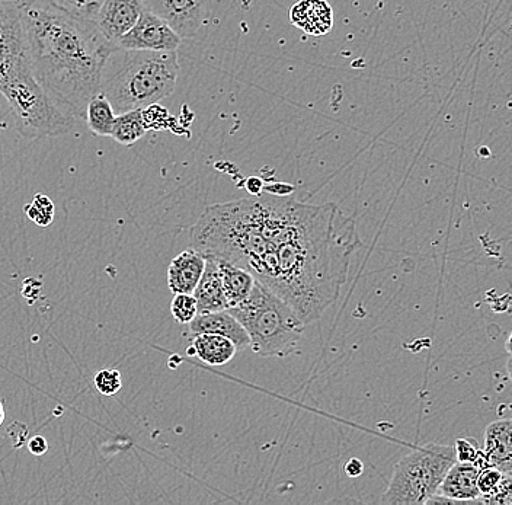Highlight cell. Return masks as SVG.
<instances>
[{
	"label": "cell",
	"instance_id": "cell-17",
	"mask_svg": "<svg viewBox=\"0 0 512 505\" xmlns=\"http://www.w3.org/2000/svg\"><path fill=\"white\" fill-rule=\"evenodd\" d=\"M191 347L192 356H197L210 366H224L238 353V347L232 341L216 334L194 335Z\"/></svg>",
	"mask_w": 512,
	"mask_h": 505
},
{
	"label": "cell",
	"instance_id": "cell-26",
	"mask_svg": "<svg viewBox=\"0 0 512 505\" xmlns=\"http://www.w3.org/2000/svg\"><path fill=\"white\" fill-rule=\"evenodd\" d=\"M28 450L34 456L46 455L48 450L47 440L43 436H34L28 441Z\"/></svg>",
	"mask_w": 512,
	"mask_h": 505
},
{
	"label": "cell",
	"instance_id": "cell-13",
	"mask_svg": "<svg viewBox=\"0 0 512 505\" xmlns=\"http://www.w3.org/2000/svg\"><path fill=\"white\" fill-rule=\"evenodd\" d=\"M290 21L303 33L325 35L334 27V11L326 0H299L290 9Z\"/></svg>",
	"mask_w": 512,
	"mask_h": 505
},
{
	"label": "cell",
	"instance_id": "cell-19",
	"mask_svg": "<svg viewBox=\"0 0 512 505\" xmlns=\"http://www.w3.org/2000/svg\"><path fill=\"white\" fill-rule=\"evenodd\" d=\"M146 123L143 120L142 108L126 111V113L117 114L112 127L111 137L115 142L124 146H133L146 136Z\"/></svg>",
	"mask_w": 512,
	"mask_h": 505
},
{
	"label": "cell",
	"instance_id": "cell-16",
	"mask_svg": "<svg viewBox=\"0 0 512 505\" xmlns=\"http://www.w3.org/2000/svg\"><path fill=\"white\" fill-rule=\"evenodd\" d=\"M216 262L220 277H222L227 309L235 308L249 296L256 280L251 273L238 267V265L232 264V262L224 260H216Z\"/></svg>",
	"mask_w": 512,
	"mask_h": 505
},
{
	"label": "cell",
	"instance_id": "cell-6",
	"mask_svg": "<svg viewBox=\"0 0 512 505\" xmlns=\"http://www.w3.org/2000/svg\"><path fill=\"white\" fill-rule=\"evenodd\" d=\"M457 462L456 450L443 444H425L395 466L383 504H427L437 494L448 469Z\"/></svg>",
	"mask_w": 512,
	"mask_h": 505
},
{
	"label": "cell",
	"instance_id": "cell-7",
	"mask_svg": "<svg viewBox=\"0 0 512 505\" xmlns=\"http://www.w3.org/2000/svg\"><path fill=\"white\" fill-rule=\"evenodd\" d=\"M144 9L165 19L179 37L194 38L207 24L211 0H142Z\"/></svg>",
	"mask_w": 512,
	"mask_h": 505
},
{
	"label": "cell",
	"instance_id": "cell-12",
	"mask_svg": "<svg viewBox=\"0 0 512 505\" xmlns=\"http://www.w3.org/2000/svg\"><path fill=\"white\" fill-rule=\"evenodd\" d=\"M480 468L476 463L457 460L444 476L437 494L450 501H478V476Z\"/></svg>",
	"mask_w": 512,
	"mask_h": 505
},
{
	"label": "cell",
	"instance_id": "cell-10",
	"mask_svg": "<svg viewBox=\"0 0 512 505\" xmlns=\"http://www.w3.org/2000/svg\"><path fill=\"white\" fill-rule=\"evenodd\" d=\"M188 325H190L192 335H222V337L232 341V343L238 347V350L249 348V337L248 334H246L245 328L240 325L238 319H236L229 310L198 313Z\"/></svg>",
	"mask_w": 512,
	"mask_h": 505
},
{
	"label": "cell",
	"instance_id": "cell-4",
	"mask_svg": "<svg viewBox=\"0 0 512 505\" xmlns=\"http://www.w3.org/2000/svg\"><path fill=\"white\" fill-rule=\"evenodd\" d=\"M176 51L114 50L102 72L99 92L107 97L115 114L171 97L178 81Z\"/></svg>",
	"mask_w": 512,
	"mask_h": 505
},
{
	"label": "cell",
	"instance_id": "cell-22",
	"mask_svg": "<svg viewBox=\"0 0 512 505\" xmlns=\"http://www.w3.org/2000/svg\"><path fill=\"white\" fill-rule=\"evenodd\" d=\"M54 213H56V207H54L53 201L44 194H37L34 200L25 206V214L28 219L40 228H48L53 223Z\"/></svg>",
	"mask_w": 512,
	"mask_h": 505
},
{
	"label": "cell",
	"instance_id": "cell-18",
	"mask_svg": "<svg viewBox=\"0 0 512 505\" xmlns=\"http://www.w3.org/2000/svg\"><path fill=\"white\" fill-rule=\"evenodd\" d=\"M115 117L117 114L104 94L98 92L89 99L88 105H86L85 121L89 130L96 136L111 137Z\"/></svg>",
	"mask_w": 512,
	"mask_h": 505
},
{
	"label": "cell",
	"instance_id": "cell-24",
	"mask_svg": "<svg viewBox=\"0 0 512 505\" xmlns=\"http://www.w3.org/2000/svg\"><path fill=\"white\" fill-rule=\"evenodd\" d=\"M96 391L104 396H114L123 388V377L118 370H101L95 376Z\"/></svg>",
	"mask_w": 512,
	"mask_h": 505
},
{
	"label": "cell",
	"instance_id": "cell-2",
	"mask_svg": "<svg viewBox=\"0 0 512 505\" xmlns=\"http://www.w3.org/2000/svg\"><path fill=\"white\" fill-rule=\"evenodd\" d=\"M18 5L35 79L63 114L85 120L86 105L99 92L114 47L95 22L72 17L41 0H22Z\"/></svg>",
	"mask_w": 512,
	"mask_h": 505
},
{
	"label": "cell",
	"instance_id": "cell-29",
	"mask_svg": "<svg viewBox=\"0 0 512 505\" xmlns=\"http://www.w3.org/2000/svg\"><path fill=\"white\" fill-rule=\"evenodd\" d=\"M5 421V407H3L2 401H0V425Z\"/></svg>",
	"mask_w": 512,
	"mask_h": 505
},
{
	"label": "cell",
	"instance_id": "cell-23",
	"mask_svg": "<svg viewBox=\"0 0 512 505\" xmlns=\"http://www.w3.org/2000/svg\"><path fill=\"white\" fill-rule=\"evenodd\" d=\"M172 316L178 324H190L192 319L198 315L197 300L194 294H175L171 303Z\"/></svg>",
	"mask_w": 512,
	"mask_h": 505
},
{
	"label": "cell",
	"instance_id": "cell-9",
	"mask_svg": "<svg viewBox=\"0 0 512 505\" xmlns=\"http://www.w3.org/2000/svg\"><path fill=\"white\" fill-rule=\"evenodd\" d=\"M143 11L142 0H104L95 24L102 37L115 49L118 40L136 25Z\"/></svg>",
	"mask_w": 512,
	"mask_h": 505
},
{
	"label": "cell",
	"instance_id": "cell-21",
	"mask_svg": "<svg viewBox=\"0 0 512 505\" xmlns=\"http://www.w3.org/2000/svg\"><path fill=\"white\" fill-rule=\"evenodd\" d=\"M508 482H511V475L502 472L495 466H486V468L480 469L478 476L479 500L488 504L496 492Z\"/></svg>",
	"mask_w": 512,
	"mask_h": 505
},
{
	"label": "cell",
	"instance_id": "cell-20",
	"mask_svg": "<svg viewBox=\"0 0 512 505\" xmlns=\"http://www.w3.org/2000/svg\"><path fill=\"white\" fill-rule=\"evenodd\" d=\"M41 2L48 3L72 17L95 22L104 0H41Z\"/></svg>",
	"mask_w": 512,
	"mask_h": 505
},
{
	"label": "cell",
	"instance_id": "cell-15",
	"mask_svg": "<svg viewBox=\"0 0 512 505\" xmlns=\"http://www.w3.org/2000/svg\"><path fill=\"white\" fill-rule=\"evenodd\" d=\"M204 258H206V267H204L203 276L192 293L197 300L198 313L227 310L226 296H224L222 277H220L217 262L214 258Z\"/></svg>",
	"mask_w": 512,
	"mask_h": 505
},
{
	"label": "cell",
	"instance_id": "cell-14",
	"mask_svg": "<svg viewBox=\"0 0 512 505\" xmlns=\"http://www.w3.org/2000/svg\"><path fill=\"white\" fill-rule=\"evenodd\" d=\"M511 427V420H499L489 425L482 450L489 466H495L508 475H511L512 469Z\"/></svg>",
	"mask_w": 512,
	"mask_h": 505
},
{
	"label": "cell",
	"instance_id": "cell-1",
	"mask_svg": "<svg viewBox=\"0 0 512 505\" xmlns=\"http://www.w3.org/2000/svg\"><path fill=\"white\" fill-rule=\"evenodd\" d=\"M190 246L248 271L309 325L338 300L361 241L338 204L259 194L208 206Z\"/></svg>",
	"mask_w": 512,
	"mask_h": 505
},
{
	"label": "cell",
	"instance_id": "cell-30",
	"mask_svg": "<svg viewBox=\"0 0 512 505\" xmlns=\"http://www.w3.org/2000/svg\"><path fill=\"white\" fill-rule=\"evenodd\" d=\"M0 2H14V3H21L22 0H0Z\"/></svg>",
	"mask_w": 512,
	"mask_h": 505
},
{
	"label": "cell",
	"instance_id": "cell-5",
	"mask_svg": "<svg viewBox=\"0 0 512 505\" xmlns=\"http://www.w3.org/2000/svg\"><path fill=\"white\" fill-rule=\"evenodd\" d=\"M249 337V347L261 357H284L296 353L304 325L283 299L255 281L249 296L227 309Z\"/></svg>",
	"mask_w": 512,
	"mask_h": 505
},
{
	"label": "cell",
	"instance_id": "cell-28",
	"mask_svg": "<svg viewBox=\"0 0 512 505\" xmlns=\"http://www.w3.org/2000/svg\"><path fill=\"white\" fill-rule=\"evenodd\" d=\"M246 188H248L252 196H259L262 190H264V182L259 180V178H249L248 182H246Z\"/></svg>",
	"mask_w": 512,
	"mask_h": 505
},
{
	"label": "cell",
	"instance_id": "cell-11",
	"mask_svg": "<svg viewBox=\"0 0 512 505\" xmlns=\"http://www.w3.org/2000/svg\"><path fill=\"white\" fill-rule=\"evenodd\" d=\"M206 258L194 248L185 249L172 260L168 268V287L174 294L194 293L203 276Z\"/></svg>",
	"mask_w": 512,
	"mask_h": 505
},
{
	"label": "cell",
	"instance_id": "cell-25",
	"mask_svg": "<svg viewBox=\"0 0 512 505\" xmlns=\"http://www.w3.org/2000/svg\"><path fill=\"white\" fill-rule=\"evenodd\" d=\"M456 459L459 462H478L482 449H479L478 441L473 439H459L456 441Z\"/></svg>",
	"mask_w": 512,
	"mask_h": 505
},
{
	"label": "cell",
	"instance_id": "cell-8",
	"mask_svg": "<svg viewBox=\"0 0 512 505\" xmlns=\"http://www.w3.org/2000/svg\"><path fill=\"white\" fill-rule=\"evenodd\" d=\"M182 38L171 25L144 9L139 21L118 40L115 49L143 51H178Z\"/></svg>",
	"mask_w": 512,
	"mask_h": 505
},
{
	"label": "cell",
	"instance_id": "cell-3",
	"mask_svg": "<svg viewBox=\"0 0 512 505\" xmlns=\"http://www.w3.org/2000/svg\"><path fill=\"white\" fill-rule=\"evenodd\" d=\"M0 94L14 110L24 136H62L75 126L35 79L21 9L14 2H0Z\"/></svg>",
	"mask_w": 512,
	"mask_h": 505
},
{
	"label": "cell",
	"instance_id": "cell-27",
	"mask_svg": "<svg viewBox=\"0 0 512 505\" xmlns=\"http://www.w3.org/2000/svg\"><path fill=\"white\" fill-rule=\"evenodd\" d=\"M344 471L350 478H358V476L363 475L364 472L363 462L357 459V457H352V459L345 463Z\"/></svg>",
	"mask_w": 512,
	"mask_h": 505
}]
</instances>
